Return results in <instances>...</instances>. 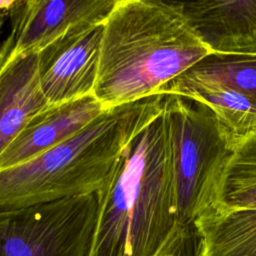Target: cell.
I'll use <instances>...</instances> for the list:
<instances>
[{
    "mask_svg": "<svg viewBox=\"0 0 256 256\" xmlns=\"http://www.w3.org/2000/svg\"><path fill=\"white\" fill-rule=\"evenodd\" d=\"M117 0H12L8 19L13 51L39 52L72 31L102 25Z\"/></svg>",
    "mask_w": 256,
    "mask_h": 256,
    "instance_id": "7",
    "label": "cell"
},
{
    "mask_svg": "<svg viewBox=\"0 0 256 256\" xmlns=\"http://www.w3.org/2000/svg\"><path fill=\"white\" fill-rule=\"evenodd\" d=\"M185 73L217 81L256 104V54L209 53Z\"/></svg>",
    "mask_w": 256,
    "mask_h": 256,
    "instance_id": "13",
    "label": "cell"
},
{
    "mask_svg": "<svg viewBox=\"0 0 256 256\" xmlns=\"http://www.w3.org/2000/svg\"><path fill=\"white\" fill-rule=\"evenodd\" d=\"M199 235L195 226L178 227L156 256H199Z\"/></svg>",
    "mask_w": 256,
    "mask_h": 256,
    "instance_id": "14",
    "label": "cell"
},
{
    "mask_svg": "<svg viewBox=\"0 0 256 256\" xmlns=\"http://www.w3.org/2000/svg\"><path fill=\"white\" fill-rule=\"evenodd\" d=\"M93 256H156L180 227L165 105L97 192Z\"/></svg>",
    "mask_w": 256,
    "mask_h": 256,
    "instance_id": "1",
    "label": "cell"
},
{
    "mask_svg": "<svg viewBox=\"0 0 256 256\" xmlns=\"http://www.w3.org/2000/svg\"><path fill=\"white\" fill-rule=\"evenodd\" d=\"M105 111L94 96L49 106L36 114L0 155V171L27 162L80 132Z\"/></svg>",
    "mask_w": 256,
    "mask_h": 256,
    "instance_id": "9",
    "label": "cell"
},
{
    "mask_svg": "<svg viewBox=\"0 0 256 256\" xmlns=\"http://www.w3.org/2000/svg\"><path fill=\"white\" fill-rule=\"evenodd\" d=\"M103 25L67 33L37 52L39 83L50 106L94 93Z\"/></svg>",
    "mask_w": 256,
    "mask_h": 256,
    "instance_id": "6",
    "label": "cell"
},
{
    "mask_svg": "<svg viewBox=\"0 0 256 256\" xmlns=\"http://www.w3.org/2000/svg\"><path fill=\"white\" fill-rule=\"evenodd\" d=\"M49 106L39 83L37 53L12 50L0 69V155Z\"/></svg>",
    "mask_w": 256,
    "mask_h": 256,
    "instance_id": "10",
    "label": "cell"
},
{
    "mask_svg": "<svg viewBox=\"0 0 256 256\" xmlns=\"http://www.w3.org/2000/svg\"><path fill=\"white\" fill-rule=\"evenodd\" d=\"M212 207L256 209V132L234 148L221 176Z\"/></svg>",
    "mask_w": 256,
    "mask_h": 256,
    "instance_id": "12",
    "label": "cell"
},
{
    "mask_svg": "<svg viewBox=\"0 0 256 256\" xmlns=\"http://www.w3.org/2000/svg\"><path fill=\"white\" fill-rule=\"evenodd\" d=\"M11 5V1H0V34L2 31V28L4 26L5 20L8 18L9 8ZM13 49L12 43L7 36L6 40L2 43H0V63L5 59L7 54Z\"/></svg>",
    "mask_w": 256,
    "mask_h": 256,
    "instance_id": "15",
    "label": "cell"
},
{
    "mask_svg": "<svg viewBox=\"0 0 256 256\" xmlns=\"http://www.w3.org/2000/svg\"><path fill=\"white\" fill-rule=\"evenodd\" d=\"M156 93L109 108L63 143L0 171V209L97 193L135 135L165 105Z\"/></svg>",
    "mask_w": 256,
    "mask_h": 256,
    "instance_id": "3",
    "label": "cell"
},
{
    "mask_svg": "<svg viewBox=\"0 0 256 256\" xmlns=\"http://www.w3.org/2000/svg\"><path fill=\"white\" fill-rule=\"evenodd\" d=\"M157 93L185 96L205 104L219 119L235 145L256 132V104L217 81L183 72L161 86Z\"/></svg>",
    "mask_w": 256,
    "mask_h": 256,
    "instance_id": "11",
    "label": "cell"
},
{
    "mask_svg": "<svg viewBox=\"0 0 256 256\" xmlns=\"http://www.w3.org/2000/svg\"><path fill=\"white\" fill-rule=\"evenodd\" d=\"M165 113L171 145L179 224L195 221L214 205L224 169L235 143L205 104L166 94Z\"/></svg>",
    "mask_w": 256,
    "mask_h": 256,
    "instance_id": "4",
    "label": "cell"
},
{
    "mask_svg": "<svg viewBox=\"0 0 256 256\" xmlns=\"http://www.w3.org/2000/svg\"><path fill=\"white\" fill-rule=\"evenodd\" d=\"M209 53L173 1L117 0L103 25L93 94L105 110L134 102Z\"/></svg>",
    "mask_w": 256,
    "mask_h": 256,
    "instance_id": "2",
    "label": "cell"
},
{
    "mask_svg": "<svg viewBox=\"0 0 256 256\" xmlns=\"http://www.w3.org/2000/svg\"><path fill=\"white\" fill-rule=\"evenodd\" d=\"M173 3L211 53L256 54V0Z\"/></svg>",
    "mask_w": 256,
    "mask_h": 256,
    "instance_id": "8",
    "label": "cell"
},
{
    "mask_svg": "<svg viewBox=\"0 0 256 256\" xmlns=\"http://www.w3.org/2000/svg\"><path fill=\"white\" fill-rule=\"evenodd\" d=\"M97 193L0 209V256H93Z\"/></svg>",
    "mask_w": 256,
    "mask_h": 256,
    "instance_id": "5",
    "label": "cell"
},
{
    "mask_svg": "<svg viewBox=\"0 0 256 256\" xmlns=\"http://www.w3.org/2000/svg\"><path fill=\"white\" fill-rule=\"evenodd\" d=\"M11 52H12V50H11V51H10V52H9V53H8V54H7V56H6V57H5V59H4V60H3V61H2V62H1V63H0V69H1V68H2V66H3V64H4V63H5V61H6V60H7V58H8V56H9V55H10V53H11Z\"/></svg>",
    "mask_w": 256,
    "mask_h": 256,
    "instance_id": "16",
    "label": "cell"
}]
</instances>
